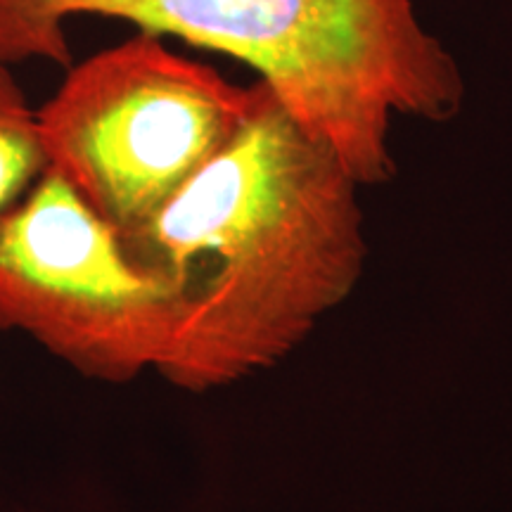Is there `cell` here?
<instances>
[{
	"mask_svg": "<svg viewBox=\"0 0 512 512\" xmlns=\"http://www.w3.org/2000/svg\"><path fill=\"white\" fill-rule=\"evenodd\" d=\"M361 188L335 150L256 81L228 143L124 238L181 306L157 373L185 392H209L302 347L366 268Z\"/></svg>",
	"mask_w": 512,
	"mask_h": 512,
	"instance_id": "cell-1",
	"label": "cell"
},
{
	"mask_svg": "<svg viewBox=\"0 0 512 512\" xmlns=\"http://www.w3.org/2000/svg\"><path fill=\"white\" fill-rule=\"evenodd\" d=\"M107 17L245 62L366 185L392 181L396 117L453 119L456 57L413 0H0V62L69 64L64 24Z\"/></svg>",
	"mask_w": 512,
	"mask_h": 512,
	"instance_id": "cell-2",
	"label": "cell"
},
{
	"mask_svg": "<svg viewBox=\"0 0 512 512\" xmlns=\"http://www.w3.org/2000/svg\"><path fill=\"white\" fill-rule=\"evenodd\" d=\"M252 102L254 86L138 31L69 69L36 119L48 169L128 238L228 143Z\"/></svg>",
	"mask_w": 512,
	"mask_h": 512,
	"instance_id": "cell-3",
	"label": "cell"
},
{
	"mask_svg": "<svg viewBox=\"0 0 512 512\" xmlns=\"http://www.w3.org/2000/svg\"><path fill=\"white\" fill-rule=\"evenodd\" d=\"M178 320L174 287L57 171L46 166L0 214V330L24 332L91 380L126 384L162 368Z\"/></svg>",
	"mask_w": 512,
	"mask_h": 512,
	"instance_id": "cell-4",
	"label": "cell"
},
{
	"mask_svg": "<svg viewBox=\"0 0 512 512\" xmlns=\"http://www.w3.org/2000/svg\"><path fill=\"white\" fill-rule=\"evenodd\" d=\"M46 166L36 110L10 64L0 62V214L27 195Z\"/></svg>",
	"mask_w": 512,
	"mask_h": 512,
	"instance_id": "cell-5",
	"label": "cell"
}]
</instances>
